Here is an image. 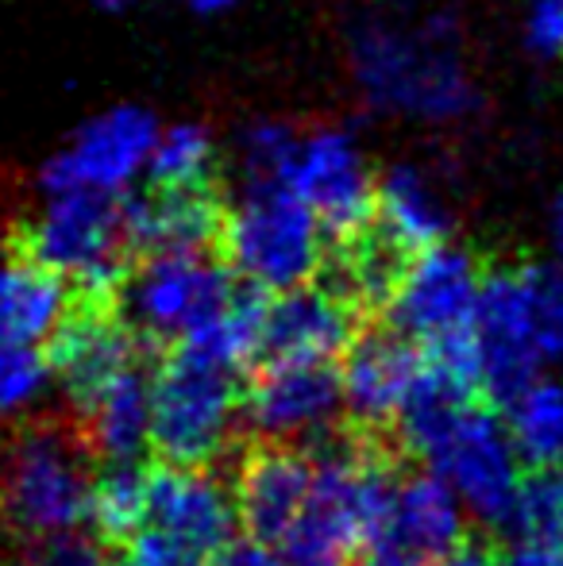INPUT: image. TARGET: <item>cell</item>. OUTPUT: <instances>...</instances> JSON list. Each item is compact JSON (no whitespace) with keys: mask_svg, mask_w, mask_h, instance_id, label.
<instances>
[{"mask_svg":"<svg viewBox=\"0 0 563 566\" xmlns=\"http://www.w3.org/2000/svg\"><path fill=\"white\" fill-rule=\"evenodd\" d=\"M371 228L406 259L444 243L451 231L448 205L417 166H394L375 181V217Z\"/></svg>","mask_w":563,"mask_h":566,"instance_id":"obj_20","label":"cell"},{"mask_svg":"<svg viewBox=\"0 0 563 566\" xmlns=\"http://www.w3.org/2000/svg\"><path fill=\"white\" fill-rule=\"evenodd\" d=\"M8 254L59 274L70 293L116 297L136 254L124 231L121 193L66 189L46 197V209L8 235Z\"/></svg>","mask_w":563,"mask_h":566,"instance_id":"obj_3","label":"cell"},{"mask_svg":"<svg viewBox=\"0 0 563 566\" xmlns=\"http://www.w3.org/2000/svg\"><path fill=\"white\" fill-rule=\"evenodd\" d=\"M456 39V20L448 12H425L417 20L371 15L352 35L355 77L378 108L451 119L475 105Z\"/></svg>","mask_w":563,"mask_h":566,"instance_id":"obj_1","label":"cell"},{"mask_svg":"<svg viewBox=\"0 0 563 566\" xmlns=\"http://www.w3.org/2000/svg\"><path fill=\"white\" fill-rule=\"evenodd\" d=\"M505 528L521 547H560L563 552V467H533L513 490Z\"/></svg>","mask_w":563,"mask_h":566,"instance_id":"obj_26","label":"cell"},{"mask_svg":"<svg viewBox=\"0 0 563 566\" xmlns=\"http://www.w3.org/2000/svg\"><path fill=\"white\" fill-rule=\"evenodd\" d=\"M147 448L170 467H212L240 428L236 370L186 347H170L147 378Z\"/></svg>","mask_w":563,"mask_h":566,"instance_id":"obj_5","label":"cell"},{"mask_svg":"<svg viewBox=\"0 0 563 566\" xmlns=\"http://www.w3.org/2000/svg\"><path fill=\"white\" fill-rule=\"evenodd\" d=\"M147 528L212 559L240 528L232 490L209 467L158 462L147 470Z\"/></svg>","mask_w":563,"mask_h":566,"instance_id":"obj_16","label":"cell"},{"mask_svg":"<svg viewBox=\"0 0 563 566\" xmlns=\"http://www.w3.org/2000/svg\"><path fill=\"white\" fill-rule=\"evenodd\" d=\"M552 254H556V266L563 270V193L552 205Z\"/></svg>","mask_w":563,"mask_h":566,"instance_id":"obj_39","label":"cell"},{"mask_svg":"<svg viewBox=\"0 0 563 566\" xmlns=\"http://www.w3.org/2000/svg\"><path fill=\"white\" fill-rule=\"evenodd\" d=\"M340 366V409L352 432L394 440V420L421 370V350L394 328L355 332Z\"/></svg>","mask_w":563,"mask_h":566,"instance_id":"obj_13","label":"cell"},{"mask_svg":"<svg viewBox=\"0 0 563 566\" xmlns=\"http://www.w3.org/2000/svg\"><path fill=\"white\" fill-rule=\"evenodd\" d=\"M518 459L505 420L479 397L444 428L421 462L444 478L463 513L482 524H505L513 490L521 482Z\"/></svg>","mask_w":563,"mask_h":566,"instance_id":"obj_8","label":"cell"},{"mask_svg":"<svg viewBox=\"0 0 563 566\" xmlns=\"http://www.w3.org/2000/svg\"><path fill=\"white\" fill-rule=\"evenodd\" d=\"M375 174L359 143L340 127H321L298 139L285 186L309 205L324 243L352 239L375 217Z\"/></svg>","mask_w":563,"mask_h":566,"instance_id":"obj_11","label":"cell"},{"mask_svg":"<svg viewBox=\"0 0 563 566\" xmlns=\"http://www.w3.org/2000/svg\"><path fill=\"white\" fill-rule=\"evenodd\" d=\"M505 432L533 467H563V381L533 378L505 401Z\"/></svg>","mask_w":563,"mask_h":566,"instance_id":"obj_24","label":"cell"},{"mask_svg":"<svg viewBox=\"0 0 563 566\" xmlns=\"http://www.w3.org/2000/svg\"><path fill=\"white\" fill-rule=\"evenodd\" d=\"M189 8H197V12H220V8L236 4V0H186Z\"/></svg>","mask_w":563,"mask_h":566,"instance_id":"obj_40","label":"cell"},{"mask_svg":"<svg viewBox=\"0 0 563 566\" xmlns=\"http://www.w3.org/2000/svg\"><path fill=\"white\" fill-rule=\"evenodd\" d=\"M101 4H108V8H124V4H132V0H101Z\"/></svg>","mask_w":563,"mask_h":566,"instance_id":"obj_41","label":"cell"},{"mask_svg":"<svg viewBox=\"0 0 563 566\" xmlns=\"http://www.w3.org/2000/svg\"><path fill=\"white\" fill-rule=\"evenodd\" d=\"M121 209L132 254L143 259V254H209L217 247L228 205L220 186H147L121 197Z\"/></svg>","mask_w":563,"mask_h":566,"instance_id":"obj_17","label":"cell"},{"mask_svg":"<svg viewBox=\"0 0 563 566\" xmlns=\"http://www.w3.org/2000/svg\"><path fill=\"white\" fill-rule=\"evenodd\" d=\"M97 539L105 547L128 544L139 528H147V470L136 462H105L90 482V516Z\"/></svg>","mask_w":563,"mask_h":566,"instance_id":"obj_25","label":"cell"},{"mask_svg":"<svg viewBox=\"0 0 563 566\" xmlns=\"http://www.w3.org/2000/svg\"><path fill=\"white\" fill-rule=\"evenodd\" d=\"M158 139V124L147 108L121 105L93 116L82 132L70 139L66 150L51 158L39 174L43 193H66V189H97V193H121L139 178L147 166L150 147Z\"/></svg>","mask_w":563,"mask_h":566,"instance_id":"obj_12","label":"cell"},{"mask_svg":"<svg viewBox=\"0 0 563 566\" xmlns=\"http://www.w3.org/2000/svg\"><path fill=\"white\" fill-rule=\"evenodd\" d=\"M324 231L309 205L282 181H248L225 209L217 259L228 274L263 293H285L313 282L324 262Z\"/></svg>","mask_w":563,"mask_h":566,"instance_id":"obj_4","label":"cell"},{"mask_svg":"<svg viewBox=\"0 0 563 566\" xmlns=\"http://www.w3.org/2000/svg\"><path fill=\"white\" fill-rule=\"evenodd\" d=\"M267 301H271V293L256 290V285L236 277L232 290L225 293V301H220L178 347L197 350V355L212 358V363L228 366V370H240L243 363H251V358L259 355Z\"/></svg>","mask_w":563,"mask_h":566,"instance_id":"obj_23","label":"cell"},{"mask_svg":"<svg viewBox=\"0 0 563 566\" xmlns=\"http://www.w3.org/2000/svg\"><path fill=\"white\" fill-rule=\"evenodd\" d=\"M85 443L105 462H136L147 448L150 428V394L143 366L121 374L113 386H105L82 412H77Z\"/></svg>","mask_w":563,"mask_h":566,"instance_id":"obj_21","label":"cell"},{"mask_svg":"<svg viewBox=\"0 0 563 566\" xmlns=\"http://www.w3.org/2000/svg\"><path fill=\"white\" fill-rule=\"evenodd\" d=\"M313 490V451L298 443L259 440L236 462V521L267 547H282L293 536Z\"/></svg>","mask_w":563,"mask_h":566,"instance_id":"obj_14","label":"cell"},{"mask_svg":"<svg viewBox=\"0 0 563 566\" xmlns=\"http://www.w3.org/2000/svg\"><path fill=\"white\" fill-rule=\"evenodd\" d=\"M482 262L467 247L436 243L414 254L402 270L386 321L406 336L428 363L459 374L479 389V355H475V305H479Z\"/></svg>","mask_w":563,"mask_h":566,"instance_id":"obj_2","label":"cell"},{"mask_svg":"<svg viewBox=\"0 0 563 566\" xmlns=\"http://www.w3.org/2000/svg\"><path fill=\"white\" fill-rule=\"evenodd\" d=\"M502 566H563L560 547H518L513 555H505Z\"/></svg>","mask_w":563,"mask_h":566,"instance_id":"obj_38","label":"cell"},{"mask_svg":"<svg viewBox=\"0 0 563 566\" xmlns=\"http://www.w3.org/2000/svg\"><path fill=\"white\" fill-rule=\"evenodd\" d=\"M240 412L263 440L298 448L329 440L344 417L336 363L263 358L248 386H240Z\"/></svg>","mask_w":563,"mask_h":566,"instance_id":"obj_10","label":"cell"},{"mask_svg":"<svg viewBox=\"0 0 563 566\" xmlns=\"http://www.w3.org/2000/svg\"><path fill=\"white\" fill-rule=\"evenodd\" d=\"M505 555L498 552L490 539H471L463 536L451 552H444L432 566H502Z\"/></svg>","mask_w":563,"mask_h":566,"instance_id":"obj_36","label":"cell"},{"mask_svg":"<svg viewBox=\"0 0 563 566\" xmlns=\"http://www.w3.org/2000/svg\"><path fill=\"white\" fill-rule=\"evenodd\" d=\"M209 566H285V559L279 555V547H267L259 539H232L228 547H220L212 555Z\"/></svg>","mask_w":563,"mask_h":566,"instance_id":"obj_34","label":"cell"},{"mask_svg":"<svg viewBox=\"0 0 563 566\" xmlns=\"http://www.w3.org/2000/svg\"><path fill=\"white\" fill-rule=\"evenodd\" d=\"M475 355H479V394L505 405L533 378H541V358L529 339L521 274L513 266L482 270L479 305H475Z\"/></svg>","mask_w":563,"mask_h":566,"instance_id":"obj_15","label":"cell"},{"mask_svg":"<svg viewBox=\"0 0 563 566\" xmlns=\"http://www.w3.org/2000/svg\"><path fill=\"white\" fill-rule=\"evenodd\" d=\"M70 308V285L35 262L8 254L0 266V339L39 347Z\"/></svg>","mask_w":563,"mask_h":566,"instance_id":"obj_22","label":"cell"},{"mask_svg":"<svg viewBox=\"0 0 563 566\" xmlns=\"http://www.w3.org/2000/svg\"><path fill=\"white\" fill-rule=\"evenodd\" d=\"M378 536H390L394 544L436 563L444 552H451L463 539V505L444 485V478L432 474L428 467L414 470V474H398L390 513H386V524Z\"/></svg>","mask_w":563,"mask_h":566,"instance_id":"obj_19","label":"cell"},{"mask_svg":"<svg viewBox=\"0 0 563 566\" xmlns=\"http://www.w3.org/2000/svg\"><path fill=\"white\" fill-rule=\"evenodd\" d=\"M285 566H347L344 552H329V547H282Z\"/></svg>","mask_w":563,"mask_h":566,"instance_id":"obj_37","label":"cell"},{"mask_svg":"<svg viewBox=\"0 0 563 566\" xmlns=\"http://www.w3.org/2000/svg\"><path fill=\"white\" fill-rule=\"evenodd\" d=\"M43 355L77 417L101 389L143 366V343L121 316L116 297L70 293V308L46 339Z\"/></svg>","mask_w":563,"mask_h":566,"instance_id":"obj_9","label":"cell"},{"mask_svg":"<svg viewBox=\"0 0 563 566\" xmlns=\"http://www.w3.org/2000/svg\"><path fill=\"white\" fill-rule=\"evenodd\" d=\"M46 378H51V370H46L43 350L0 339V417L28 409L43 394Z\"/></svg>","mask_w":563,"mask_h":566,"instance_id":"obj_30","label":"cell"},{"mask_svg":"<svg viewBox=\"0 0 563 566\" xmlns=\"http://www.w3.org/2000/svg\"><path fill=\"white\" fill-rule=\"evenodd\" d=\"M20 566H105V544L97 536H85L82 528L39 536L28 539Z\"/></svg>","mask_w":563,"mask_h":566,"instance_id":"obj_31","label":"cell"},{"mask_svg":"<svg viewBox=\"0 0 563 566\" xmlns=\"http://www.w3.org/2000/svg\"><path fill=\"white\" fill-rule=\"evenodd\" d=\"M301 135L285 124H256L240 139V163L248 181H290V166Z\"/></svg>","mask_w":563,"mask_h":566,"instance_id":"obj_29","label":"cell"},{"mask_svg":"<svg viewBox=\"0 0 563 566\" xmlns=\"http://www.w3.org/2000/svg\"><path fill=\"white\" fill-rule=\"evenodd\" d=\"M529 339L541 363H563V270L556 262H518Z\"/></svg>","mask_w":563,"mask_h":566,"instance_id":"obj_28","label":"cell"},{"mask_svg":"<svg viewBox=\"0 0 563 566\" xmlns=\"http://www.w3.org/2000/svg\"><path fill=\"white\" fill-rule=\"evenodd\" d=\"M359 332V313L324 290L305 282L267 301L263 321V358H301V363H336Z\"/></svg>","mask_w":563,"mask_h":566,"instance_id":"obj_18","label":"cell"},{"mask_svg":"<svg viewBox=\"0 0 563 566\" xmlns=\"http://www.w3.org/2000/svg\"><path fill=\"white\" fill-rule=\"evenodd\" d=\"M90 443L77 420H35L12 440L0 474V509L20 536L74 532L90 516Z\"/></svg>","mask_w":563,"mask_h":566,"instance_id":"obj_6","label":"cell"},{"mask_svg":"<svg viewBox=\"0 0 563 566\" xmlns=\"http://www.w3.org/2000/svg\"><path fill=\"white\" fill-rule=\"evenodd\" d=\"M525 35L533 51L563 54V0H533Z\"/></svg>","mask_w":563,"mask_h":566,"instance_id":"obj_33","label":"cell"},{"mask_svg":"<svg viewBox=\"0 0 563 566\" xmlns=\"http://www.w3.org/2000/svg\"><path fill=\"white\" fill-rule=\"evenodd\" d=\"M355 555H359V566H432L428 559H421V555L409 552V547L394 544L390 536H375Z\"/></svg>","mask_w":563,"mask_h":566,"instance_id":"obj_35","label":"cell"},{"mask_svg":"<svg viewBox=\"0 0 563 566\" xmlns=\"http://www.w3.org/2000/svg\"><path fill=\"white\" fill-rule=\"evenodd\" d=\"M236 274L209 254H143L116 290V308L143 347H178L232 290Z\"/></svg>","mask_w":563,"mask_h":566,"instance_id":"obj_7","label":"cell"},{"mask_svg":"<svg viewBox=\"0 0 563 566\" xmlns=\"http://www.w3.org/2000/svg\"><path fill=\"white\" fill-rule=\"evenodd\" d=\"M124 547H128L124 566H209L212 563L205 555H197L194 547L178 544V539L163 536L155 528H139Z\"/></svg>","mask_w":563,"mask_h":566,"instance_id":"obj_32","label":"cell"},{"mask_svg":"<svg viewBox=\"0 0 563 566\" xmlns=\"http://www.w3.org/2000/svg\"><path fill=\"white\" fill-rule=\"evenodd\" d=\"M147 166L150 186H220L217 147H212V135L201 124H178L170 132H158Z\"/></svg>","mask_w":563,"mask_h":566,"instance_id":"obj_27","label":"cell"}]
</instances>
